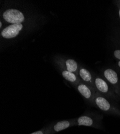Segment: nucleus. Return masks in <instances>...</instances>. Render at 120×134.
<instances>
[{
    "label": "nucleus",
    "mask_w": 120,
    "mask_h": 134,
    "mask_svg": "<svg viewBox=\"0 0 120 134\" xmlns=\"http://www.w3.org/2000/svg\"><path fill=\"white\" fill-rule=\"evenodd\" d=\"M4 20L12 24H22L24 21L25 17L22 12L16 9L6 10L2 14Z\"/></svg>",
    "instance_id": "nucleus-1"
},
{
    "label": "nucleus",
    "mask_w": 120,
    "mask_h": 134,
    "mask_svg": "<svg viewBox=\"0 0 120 134\" xmlns=\"http://www.w3.org/2000/svg\"><path fill=\"white\" fill-rule=\"evenodd\" d=\"M23 28V25L22 24H11L5 27L1 31V35L4 39L14 38L19 34Z\"/></svg>",
    "instance_id": "nucleus-2"
},
{
    "label": "nucleus",
    "mask_w": 120,
    "mask_h": 134,
    "mask_svg": "<svg viewBox=\"0 0 120 134\" xmlns=\"http://www.w3.org/2000/svg\"><path fill=\"white\" fill-rule=\"evenodd\" d=\"M75 125V121L73 120H62L57 122L56 124L47 128L49 134H54L66 129L72 126Z\"/></svg>",
    "instance_id": "nucleus-3"
},
{
    "label": "nucleus",
    "mask_w": 120,
    "mask_h": 134,
    "mask_svg": "<svg viewBox=\"0 0 120 134\" xmlns=\"http://www.w3.org/2000/svg\"><path fill=\"white\" fill-rule=\"evenodd\" d=\"M61 62V65L64 69L78 75L79 68L77 61L72 59H67L63 62Z\"/></svg>",
    "instance_id": "nucleus-4"
},
{
    "label": "nucleus",
    "mask_w": 120,
    "mask_h": 134,
    "mask_svg": "<svg viewBox=\"0 0 120 134\" xmlns=\"http://www.w3.org/2000/svg\"><path fill=\"white\" fill-rule=\"evenodd\" d=\"M75 87L81 95L87 100H90L93 96L91 88L86 83L80 82L75 86Z\"/></svg>",
    "instance_id": "nucleus-5"
},
{
    "label": "nucleus",
    "mask_w": 120,
    "mask_h": 134,
    "mask_svg": "<svg viewBox=\"0 0 120 134\" xmlns=\"http://www.w3.org/2000/svg\"><path fill=\"white\" fill-rule=\"evenodd\" d=\"M61 73L62 76L65 80H66L75 86L80 82L79 78L78 77V75L77 74L70 72L64 69H61Z\"/></svg>",
    "instance_id": "nucleus-6"
},
{
    "label": "nucleus",
    "mask_w": 120,
    "mask_h": 134,
    "mask_svg": "<svg viewBox=\"0 0 120 134\" xmlns=\"http://www.w3.org/2000/svg\"><path fill=\"white\" fill-rule=\"evenodd\" d=\"M94 102L96 106L102 110L107 111L111 109V105L108 100L102 96H96Z\"/></svg>",
    "instance_id": "nucleus-7"
},
{
    "label": "nucleus",
    "mask_w": 120,
    "mask_h": 134,
    "mask_svg": "<svg viewBox=\"0 0 120 134\" xmlns=\"http://www.w3.org/2000/svg\"><path fill=\"white\" fill-rule=\"evenodd\" d=\"M103 75L107 81L112 85H116L118 82V75L115 71L112 69H107L105 70Z\"/></svg>",
    "instance_id": "nucleus-8"
},
{
    "label": "nucleus",
    "mask_w": 120,
    "mask_h": 134,
    "mask_svg": "<svg viewBox=\"0 0 120 134\" xmlns=\"http://www.w3.org/2000/svg\"><path fill=\"white\" fill-rule=\"evenodd\" d=\"M94 84L97 90L102 93H107L109 90L107 83L101 78H96L94 81Z\"/></svg>",
    "instance_id": "nucleus-9"
},
{
    "label": "nucleus",
    "mask_w": 120,
    "mask_h": 134,
    "mask_svg": "<svg viewBox=\"0 0 120 134\" xmlns=\"http://www.w3.org/2000/svg\"><path fill=\"white\" fill-rule=\"evenodd\" d=\"M78 76L86 83L92 85L93 84V78L91 72L84 68H80L78 71Z\"/></svg>",
    "instance_id": "nucleus-10"
},
{
    "label": "nucleus",
    "mask_w": 120,
    "mask_h": 134,
    "mask_svg": "<svg viewBox=\"0 0 120 134\" xmlns=\"http://www.w3.org/2000/svg\"><path fill=\"white\" fill-rule=\"evenodd\" d=\"M75 125L79 126H84L90 127L93 125V120L89 116L86 115L81 116L75 120Z\"/></svg>",
    "instance_id": "nucleus-11"
},
{
    "label": "nucleus",
    "mask_w": 120,
    "mask_h": 134,
    "mask_svg": "<svg viewBox=\"0 0 120 134\" xmlns=\"http://www.w3.org/2000/svg\"><path fill=\"white\" fill-rule=\"evenodd\" d=\"M30 134H49V132L46 128H44L41 130H38L37 131H35L34 132H32Z\"/></svg>",
    "instance_id": "nucleus-12"
},
{
    "label": "nucleus",
    "mask_w": 120,
    "mask_h": 134,
    "mask_svg": "<svg viewBox=\"0 0 120 134\" xmlns=\"http://www.w3.org/2000/svg\"><path fill=\"white\" fill-rule=\"evenodd\" d=\"M114 57L120 60V50L117 49L114 51Z\"/></svg>",
    "instance_id": "nucleus-13"
},
{
    "label": "nucleus",
    "mask_w": 120,
    "mask_h": 134,
    "mask_svg": "<svg viewBox=\"0 0 120 134\" xmlns=\"http://www.w3.org/2000/svg\"><path fill=\"white\" fill-rule=\"evenodd\" d=\"M2 21H0V28L2 29Z\"/></svg>",
    "instance_id": "nucleus-14"
},
{
    "label": "nucleus",
    "mask_w": 120,
    "mask_h": 134,
    "mask_svg": "<svg viewBox=\"0 0 120 134\" xmlns=\"http://www.w3.org/2000/svg\"><path fill=\"white\" fill-rule=\"evenodd\" d=\"M118 66L120 67V61L118 62Z\"/></svg>",
    "instance_id": "nucleus-15"
},
{
    "label": "nucleus",
    "mask_w": 120,
    "mask_h": 134,
    "mask_svg": "<svg viewBox=\"0 0 120 134\" xmlns=\"http://www.w3.org/2000/svg\"><path fill=\"white\" fill-rule=\"evenodd\" d=\"M119 18H120V9L119 10Z\"/></svg>",
    "instance_id": "nucleus-16"
}]
</instances>
